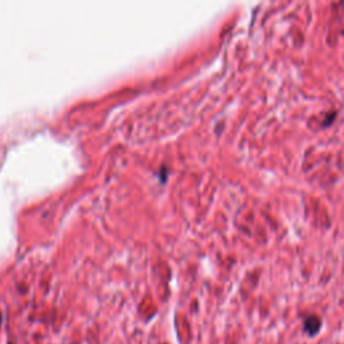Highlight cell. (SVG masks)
I'll return each instance as SVG.
<instances>
[{"label": "cell", "mask_w": 344, "mask_h": 344, "mask_svg": "<svg viewBox=\"0 0 344 344\" xmlns=\"http://www.w3.org/2000/svg\"><path fill=\"white\" fill-rule=\"evenodd\" d=\"M322 328V320L318 316H308L304 320V331L310 336L318 335Z\"/></svg>", "instance_id": "obj_1"}, {"label": "cell", "mask_w": 344, "mask_h": 344, "mask_svg": "<svg viewBox=\"0 0 344 344\" xmlns=\"http://www.w3.org/2000/svg\"><path fill=\"white\" fill-rule=\"evenodd\" d=\"M335 116H336V113H334V112L330 113V114L327 116V121L324 122V126H328V125L331 124L332 120H335Z\"/></svg>", "instance_id": "obj_2"}]
</instances>
